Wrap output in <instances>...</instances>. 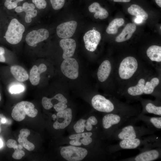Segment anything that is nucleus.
<instances>
[{"instance_id":"obj_1","label":"nucleus","mask_w":161,"mask_h":161,"mask_svg":"<svg viewBox=\"0 0 161 161\" xmlns=\"http://www.w3.org/2000/svg\"><path fill=\"white\" fill-rule=\"evenodd\" d=\"M139 120L136 116L129 118L118 128L111 136L114 140L120 141L140 138L153 134L155 130L144 126H136L135 123Z\"/></svg>"},{"instance_id":"obj_2","label":"nucleus","mask_w":161,"mask_h":161,"mask_svg":"<svg viewBox=\"0 0 161 161\" xmlns=\"http://www.w3.org/2000/svg\"><path fill=\"white\" fill-rule=\"evenodd\" d=\"M116 144L109 146L110 153H115L123 149L137 148L141 152L147 150L161 147L160 139L151 134L131 140L119 141Z\"/></svg>"},{"instance_id":"obj_3","label":"nucleus","mask_w":161,"mask_h":161,"mask_svg":"<svg viewBox=\"0 0 161 161\" xmlns=\"http://www.w3.org/2000/svg\"><path fill=\"white\" fill-rule=\"evenodd\" d=\"M133 116L121 113H109L102 119V124L106 137L110 138L115 131L129 118Z\"/></svg>"},{"instance_id":"obj_4","label":"nucleus","mask_w":161,"mask_h":161,"mask_svg":"<svg viewBox=\"0 0 161 161\" xmlns=\"http://www.w3.org/2000/svg\"><path fill=\"white\" fill-rule=\"evenodd\" d=\"M38 110L35 108L32 103L27 101H22L17 103L13 109L11 116L15 120L21 121L25 117L26 115L34 117L37 114Z\"/></svg>"},{"instance_id":"obj_5","label":"nucleus","mask_w":161,"mask_h":161,"mask_svg":"<svg viewBox=\"0 0 161 161\" xmlns=\"http://www.w3.org/2000/svg\"><path fill=\"white\" fill-rule=\"evenodd\" d=\"M25 30L24 26L16 18L10 21L6 32L5 38L7 41L12 44H16L21 41Z\"/></svg>"},{"instance_id":"obj_6","label":"nucleus","mask_w":161,"mask_h":161,"mask_svg":"<svg viewBox=\"0 0 161 161\" xmlns=\"http://www.w3.org/2000/svg\"><path fill=\"white\" fill-rule=\"evenodd\" d=\"M137 61L133 57L128 56L124 58L121 62L119 68V74L123 79L130 78L137 69Z\"/></svg>"},{"instance_id":"obj_7","label":"nucleus","mask_w":161,"mask_h":161,"mask_svg":"<svg viewBox=\"0 0 161 161\" xmlns=\"http://www.w3.org/2000/svg\"><path fill=\"white\" fill-rule=\"evenodd\" d=\"M60 153L62 157L67 161H80L85 157L88 151L84 148L69 145L62 148Z\"/></svg>"},{"instance_id":"obj_8","label":"nucleus","mask_w":161,"mask_h":161,"mask_svg":"<svg viewBox=\"0 0 161 161\" xmlns=\"http://www.w3.org/2000/svg\"><path fill=\"white\" fill-rule=\"evenodd\" d=\"M79 65L77 61L74 58L64 59L61 66L63 74L68 78L75 79L78 77Z\"/></svg>"},{"instance_id":"obj_9","label":"nucleus","mask_w":161,"mask_h":161,"mask_svg":"<svg viewBox=\"0 0 161 161\" xmlns=\"http://www.w3.org/2000/svg\"><path fill=\"white\" fill-rule=\"evenodd\" d=\"M161 147L147 150L140 152L136 156L121 159L122 161H152L161 158Z\"/></svg>"},{"instance_id":"obj_10","label":"nucleus","mask_w":161,"mask_h":161,"mask_svg":"<svg viewBox=\"0 0 161 161\" xmlns=\"http://www.w3.org/2000/svg\"><path fill=\"white\" fill-rule=\"evenodd\" d=\"M101 38L100 32L93 29L86 32L83 37L86 49L88 51L93 52L96 49Z\"/></svg>"},{"instance_id":"obj_11","label":"nucleus","mask_w":161,"mask_h":161,"mask_svg":"<svg viewBox=\"0 0 161 161\" xmlns=\"http://www.w3.org/2000/svg\"><path fill=\"white\" fill-rule=\"evenodd\" d=\"M49 35L48 31L45 29L33 30L26 35L25 41L29 46L32 47L37 44L47 39Z\"/></svg>"},{"instance_id":"obj_12","label":"nucleus","mask_w":161,"mask_h":161,"mask_svg":"<svg viewBox=\"0 0 161 161\" xmlns=\"http://www.w3.org/2000/svg\"><path fill=\"white\" fill-rule=\"evenodd\" d=\"M57 120L53 124V127L56 129H63L70 123L72 118V112L71 109L66 108L57 112Z\"/></svg>"},{"instance_id":"obj_13","label":"nucleus","mask_w":161,"mask_h":161,"mask_svg":"<svg viewBox=\"0 0 161 161\" xmlns=\"http://www.w3.org/2000/svg\"><path fill=\"white\" fill-rule=\"evenodd\" d=\"M77 26V23L74 21L61 23L57 27V35L61 38H69L74 34Z\"/></svg>"},{"instance_id":"obj_14","label":"nucleus","mask_w":161,"mask_h":161,"mask_svg":"<svg viewBox=\"0 0 161 161\" xmlns=\"http://www.w3.org/2000/svg\"><path fill=\"white\" fill-rule=\"evenodd\" d=\"M59 45L63 50L62 57L64 59L70 58L73 56L76 47L74 40L70 38L63 39L60 41Z\"/></svg>"},{"instance_id":"obj_15","label":"nucleus","mask_w":161,"mask_h":161,"mask_svg":"<svg viewBox=\"0 0 161 161\" xmlns=\"http://www.w3.org/2000/svg\"><path fill=\"white\" fill-rule=\"evenodd\" d=\"M136 117L139 120L144 122L147 127L155 131L161 130V116L150 117L140 113Z\"/></svg>"},{"instance_id":"obj_16","label":"nucleus","mask_w":161,"mask_h":161,"mask_svg":"<svg viewBox=\"0 0 161 161\" xmlns=\"http://www.w3.org/2000/svg\"><path fill=\"white\" fill-rule=\"evenodd\" d=\"M47 69L46 65L41 64L38 67L34 65L30 70L29 79L31 84L34 86L38 85L40 80V75L46 71Z\"/></svg>"},{"instance_id":"obj_17","label":"nucleus","mask_w":161,"mask_h":161,"mask_svg":"<svg viewBox=\"0 0 161 161\" xmlns=\"http://www.w3.org/2000/svg\"><path fill=\"white\" fill-rule=\"evenodd\" d=\"M136 29V26L134 24H127L121 32L116 37L115 41L117 42H121L129 39Z\"/></svg>"},{"instance_id":"obj_18","label":"nucleus","mask_w":161,"mask_h":161,"mask_svg":"<svg viewBox=\"0 0 161 161\" xmlns=\"http://www.w3.org/2000/svg\"><path fill=\"white\" fill-rule=\"evenodd\" d=\"M111 69L110 62L107 60L103 61L100 66L97 73L99 80L101 82L105 81L110 75Z\"/></svg>"},{"instance_id":"obj_19","label":"nucleus","mask_w":161,"mask_h":161,"mask_svg":"<svg viewBox=\"0 0 161 161\" xmlns=\"http://www.w3.org/2000/svg\"><path fill=\"white\" fill-rule=\"evenodd\" d=\"M30 134V131L27 129H23L20 131L18 142L23 147L29 151L33 150L35 148L33 144L29 142L27 137Z\"/></svg>"},{"instance_id":"obj_20","label":"nucleus","mask_w":161,"mask_h":161,"mask_svg":"<svg viewBox=\"0 0 161 161\" xmlns=\"http://www.w3.org/2000/svg\"><path fill=\"white\" fill-rule=\"evenodd\" d=\"M89 11L91 13H95L94 17L96 19L99 18L103 19L106 18L109 16L107 11L102 7L97 2H94L91 4L88 8Z\"/></svg>"},{"instance_id":"obj_21","label":"nucleus","mask_w":161,"mask_h":161,"mask_svg":"<svg viewBox=\"0 0 161 161\" xmlns=\"http://www.w3.org/2000/svg\"><path fill=\"white\" fill-rule=\"evenodd\" d=\"M10 70L14 78L18 81H24L29 78V75L27 71L20 66H12L10 68Z\"/></svg>"},{"instance_id":"obj_22","label":"nucleus","mask_w":161,"mask_h":161,"mask_svg":"<svg viewBox=\"0 0 161 161\" xmlns=\"http://www.w3.org/2000/svg\"><path fill=\"white\" fill-rule=\"evenodd\" d=\"M147 56L152 61L160 62L161 61V47L157 45H152L147 49Z\"/></svg>"},{"instance_id":"obj_23","label":"nucleus","mask_w":161,"mask_h":161,"mask_svg":"<svg viewBox=\"0 0 161 161\" xmlns=\"http://www.w3.org/2000/svg\"><path fill=\"white\" fill-rule=\"evenodd\" d=\"M145 83V80L143 78L139 80L136 85L129 87L127 90L128 94L131 96L135 97L142 95Z\"/></svg>"},{"instance_id":"obj_24","label":"nucleus","mask_w":161,"mask_h":161,"mask_svg":"<svg viewBox=\"0 0 161 161\" xmlns=\"http://www.w3.org/2000/svg\"><path fill=\"white\" fill-rule=\"evenodd\" d=\"M140 113L145 114H152L161 116V106H158L152 102H148L145 104L142 111Z\"/></svg>"},{"instance_id":"obj_25","label":"nucleus","mask_w":161,"mask_h":161,"mask_svg":"<svg viewBox=\"0 0 161 161\" xmlns=\"http://www.w3.org/2000/svg\"><path fill=\"white\" fill-rule=\"evenodd\" d=\"M128 12L131 15L136 17H141L143 20H147L148 15L147 13L139 6L133 4L128 9Z\"/></svg>"},{"instance_id":"obj_26","label":"nucleus","mask_w":161,"mask_h":161,"mask_svg":"<svg viewBox=\"0 0 161 161\" xmlns=\"http://www.w3.org/2000/svg\"><path fill=\"white\" fill-rule=\"evenodd\" d=\"M124 23L123 18H116L113 20L109 24L106 29V32L109 34H115L118 32V29Z\"/></svg>"},{"instance_id":"obj_27","label":"nucleus","mask_w":161,"mask_h":161,"mask_svg":"<svg viewBox=\"0 0 161 161\" xmlns=\"http://www.w3.org/2000/svg\"><path fill=\"white\" fill-rule=\"evenodd\" d=\"M160 81L157 78H152L150 81H147L145 84L143 93L145 94H150L153 93L156 87L158 85Z\"/></svg>"},{"instance_id":"obj_28","label":"nucleus","mask_w":161,"mask_h":161,"mask_svg":"<svg viewBox=\"0 0 161 161\" xmlns=\"http://www.w3.org/2000/svg\"><path fill=\"white\" fill-rule=\"evenodd\" d=\"M98 120L97 118L94 116L89 117L86 120L85 123L86 129L88 131H91L93 129V126H96L98 124Z\"/></svg>"},{"instance_id":"obj_29","label":"nucleus","mask_w":161,"mask_h":161,"mask_svg":"<svg viewBox=\"0 0 161 161\" xmlns=\"http://www.w3.org/2000/svg\"><path fill=\"white\" fill-rule=\"evenodd\" d=\"M35 6L33 4L25 2L23 4L22 6H18L16 7L15 8V11L17 13L23 12H25L33 10L35 9Z\"/></svg>"},{"instance_id":"obj_30","label":"nucleus","mask_w":161,"mask_h":161,"mask_svg":"<svg viewBox=\"0 0 161 161\" xmlns=\"http://www.w3.org/2000/svg\"><path fill=\"white\" fill-rule=\"evenodd\" d=\"M86 120L84 119H80L74 125L73 129L76 133H82L84 131Z\"/></svg>"},{"instance_id":"obj_31","label":"nucleus","mask_w":161,"mask_h":161,"mask_svg":"<svg viewBox=\"0 0 161 161\" xmlns=\"http://www.w3.org/2000/svg\"><path fill=\"white\" fill-rule=\"evenodd\" d=\"M23 147L20 144L18 145V148L14 150V152L12 155V157L14 159L20 160L24 156L25 153L22 150Z\"/></svg>"},{"instance_id":"obj_32","label":"nucleus","mask_w":161,"mask_h":161,"mask_svg":"<svg viewBox=\"0 0 161 161\" xmlns=\"http://www.w3.org/2000/svg\"><path fill=\"white\" fill-rule=\"evenodd\" d=\"M24 89V86L20 83L14 84L9 88V91L11 94L19 93L23 92Z\"/></svg>"},{"instance_id":"obj_33","label":"nucleus","mask_w":161,"mask_h":161,"mask_svg":"<svg viewBox=\"0 0 161 161\" xmlns=\"http://www.w3.org/2000/svg\"><path fill=\"white\" fill-rule=\"evenodd\" d=\"M26 15L25 20L27 23H29L32 21V18H34L37 16V11L36 10L27 11L25 12Z\"/></svg>"},{"instance_id":"obj_34","label":"nucleus","mask_w":161,"mask_h":161,"mask_svg":"<svg viewBox=\"0 0 161 161\" xmlns=\"http://www.w3.org/2000/svg\"><path fill=\"white\" fill-rule=\"evenodd\" d=\"M53 8L55 10H58L64 6L65 0H50Z\"/></svg>"},{"instance_id":"obj_35","label":"nucleus","mask_w":161,"mask_h":161,"mask_svg":"<svg viewBox=\"0 0 161 161\" xmlns=\"http://www.w3.org/2000/svg\"><path fill=\"white\" fill-rule=\"evenodd\" d=\"M92 134V133L91 132H82L71 135L69 136V138L71 140L75 139L80 140L81 138L86 136H91Z\"/></svg>"},{"instance_id":"obj_36","label":"nucleus","mask_w":161,"mask_h":161,"mask_svg":"<svg viewBox=\"0 0 161 161\" xmlns=\"http://www.w3.org/2000/svg\"><path fill=\"white\" fill-rule=\"evenodd\" d=\"M32 1L38 9H44L47 6V2L45 0H32Z\"/></svg>"},{"instance_id":"obj_37","label":"nucleus","mask_w":161,"mask_h":161,"mask_svg":"<svg viewBox=\"0 0 161 161\" xmlns=\"http://www.w3.org/2000/svg\"><path fill=\"white\" fill-rule=\"evenodd\" d=\"M66 104L64 102L59 101L53 106L54 108L56 111L58 112L67 108V106Z\"/></svg>"},{"instance_id":"obj_38","label":"nucleus","mask_w":161,"mask_h":161,"mask_svg":"<svg viewBox=\"0 0 161 161\" xmlns=\"http://www.w3.org/2000/svg\"><path fill=\"white\" fill-rule=\"evenodd\" d=\"M7 146L9 148H13L14 150L18 147L16 141L14 140L10 139L8 140L6 142Z\"/></svg>"},{"instance_id":"obj_39","label":"nucleus","mask_w":161,"mask_h":161,"mask_svg":"<svg viewBox=\"0 0 161 161\" xmlns=\"http://www.w3.org/2000/svg\"><path fill=\"white\" fill-rule=\"evenodd\" d=\"M80 142L82 144L84 145H86L91 143L93 141L92 138L90 136H87L84 137L80 140Z\"/></svg>"},{"instance_id":"obj_40","label":"nucleus","mask_w":161,"mask_h":161,"mask_svg":"<svg viewBox=\"0 0 161 161\" xmlns=\"http://www.w3.org/2000/svg\"><path fill=\"white\" fill-rule=\"evenodd\" d=\"M69 143L71 145L75 146H80L82 144L80 140L77 139L71 140Z\"/></svg>"},{"instance_id":"obj_41","label":"nucleus","mask_w":161,"mask_h":161,"mask_svg":"<svg viewBox=\"0 0 161 161\" xmlns=\"http://www.w3.org/2000/svg\"><path fill=\"white\" fill-rule=\"evenodd\" d=\"M5 50L2 47H0V62H4L5 61V58L4 56Z\"/></svg>"},{"instance_id":"obj_42","label":"nucleus","mask_w":161,"mask_h":161,"mask_svg":"<svg viewBox=\"0 0 161 161\" xmlns=\"http://www.w3.org/2000/svg\"><path fill=\"white\" fill-rule=\"evenodd\" d=\"M7 122V119L6 117L3 115L0 114V133L1 131V125L2 124H4Z\"/></svg>"},{"instance_id":"obj_43","label":"nucleus","mask_w":161,"mask_h":161,"mask_svg":"<svg viewBox=\"0 0 161 161\" xmlns=\"http://www.w3.org/2000/svg\"><path fill=\"white\" fill-rule=\"evenodd\" d=\"M17 6V3L14 1H12L7 8L8 10H11L16 8Z\"/></svg>"},{"instance_id":"obj_44","label":"nucleus","mask_w":161,"mask_h":161,"mask_svg":"<svg viewBox=\"0 0 161 161\" xmlns=\"http://www.w3.org/2000/svg\"><path fill=\"white\" fill-rule=\"evenodd\" d=\"M143 19L140 17H136V18L134 19V21L137 24H140L143 21Z\"/></svg>"},{"instance_id":"obj_45","label":"nucleus","mask_w":161,"mask_h":161,"mask_svg":"<svg viewBox=\"0 0 161 161\" xmlns=\"http://www.w3.org/2000/svg\"><path fill=\"white\" fill-rule=\"evenodd\" d=\"M13 0H6L4 2V6L7 7L12 2Z\"/></svg>"},{"instance_id":"obj_46","label":"nucleus","mask_w":161,"mask_h":161,"mask_svg":"<svg viewBox=\"0 0 161 161\" xmlns=\"http://www.w3.org/2000/svg\"><path fill=\"white\" fill-rule=\"evenodd\" d=\"M113 0L114 2H128L130 1L131 0Z\"/></svg>"},{"instance_id":"obj_47","label":"nucleus","mask_w":161,"mask_h":161,"mask_svg":"<svg viewBox=\"0 0 161 161\" xmlns=\"http://www.w3.org/2000/svg\"><path fill=\"white\" fill-rule=\"evenodd\" d=\"M156 4L160 7H161V0H155Z\"/></svg>"},{"instance_id":"obj_48","label":"nucleus","mask_w":161,"mask_h":161,"mask_svg":"<svg viewBox=\"0 0 161 161\" xmlns=\"http://www.w3.org/2000/svg\"><path fill=\"white\" fill-rule=\"evenodd\" d=\"M3 145V143L1 139H0V148H1Z\"/></svg>"},{"instance_id":"obj_49","label":"nucleus","mask_w":161,"mask_h":161,"mask_svg":"<svg viewBox=\"0 0 161 161\" xmlns=\"http://www.w3.org/2000/svg\"><path fill=\"white\" fill-rule=\"evenodd\" d=\"M52 117L54 119H56L57 118V116L55 114H53L52 116Z\"/></svg>"},{"instance_id":"obj_50","label":"nucleus","mask_w":161,"mask_h":161,"mask_svg":"<svg viewBox=\"0 0 161 161\" xmlns=\"http://www.w3.org/2000/svg\"><path fill=\"white\" fill-rule=\"evenodd\" d=\"M23 0H16L15 1L18 3L19 2L23 1Z\"/></svg>"},{"instance_id":"obj_51","label":"nucleus","mask_w":161,"mask_h":161,"mask_svg":"<svg viewBox=\"0 0 161 161\" xmlns=\"http://www.w3.org/2000/svg\"><path fill=\"white\" fill-rule=\"evenodd\" d=\"M1 94L0 93V101H1Z\"/></svg>"}]
</instances>
